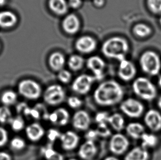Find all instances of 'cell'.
Wrapping results in <instances>:
<instances>
[{
    "label": "cell",
    "mask_w": 161,
    "mask_h": 160,
    "mask_svg": "<svg viewBox=\"0 0 161 160\" xmlns=\"http://www.w3.org/2000/svg\"><path fill=\"white\" fill-rule=\"evenodd\" d=\"M147 4L151 12L154 14L161 13V0H147Z\"/></svg>",
    "instance_id": "1f68e13d"
},
{
    "label": "cell",
    "mask_w": 161,
    "mask_h": 160,
    "mask_svg": "<svg viewBox=\"0 0 161 160\" xmlns=\"http://www.w3.org/2000/svg\"><path fill=\"white\" fill-rule=\"evenodd\" d=\"M95 80V77L83 74L79 76L72 84V89L76 93L84 95L89 92L92 84Z\"/></svg>",
    "instance_id": "9c48e42d"
},
{
    "label": "cell",
    "mask_w": 161,
    "mask_h": 160,
    "mask_svg": "<svg viewBox=\"0 0 161 160\" xmlns=\"http://www.w3.org/2000/svg\"><path fill=\"white\" fill-rule=\"evenodd\" d=\"M128 42L123 37H111L105 41L102 47V52L105 56L109 58L123 61L125 59L128 52Z\"/></svg>",
    "instance_id": "7a4b0ae2"
},
{
    "label": "cell",
    "mask_w": 161,
    "mask_h": 160,
    "mask_svg": "<svg viewBox=\"0 0 161 160\" xmlns=\"http://www.w3.org/2000/svg\"><path fill=\"white\" fill-rule=\"evenodd\" d=\"M94 3L96 6H103L105 3V0H94Z\"/></svg>",
    "instance_id": "f6af8a7d"
},
{
    "label": "cell",
    "mask_w": 161,
    "mask_h": 160,
    "mask_svg": "<svg viewBox=\"0 0 161 160\" xmlns=\"http://www.w3.org/2000/svg\"><path fill=\"white\" fill-rule=\"evenodd\" d=\"M133 33L137 37H147L151 34L152 30L150 26L144 23H139L135 25L133 28Z\"/></svg>",
    "instance_id": "4316f807"
},
{
    "label": "cell",
    "mask_w": 161,
    "mask_h": 160,
    "mask_svg": "<svg viewBox=\"0 0 161 160\" xmlns=\"http://www.w3.org/2000/svg\"><path fill=\"white\" fill-rule=\"evenodd\" d=\"M150 154L147 150L137 147L131 150L124 158V160H148Z\"/></svg>",
    "instance_id": "d6986e66"
},
{
    "label": "cell",
    "mask_w": 161,
    "mask_h": 160,
    "mask_svg": "<svg viewBox=\"0 0 161 160\" xmlns=\"http://www.w3.org/2000/svg\"><path fill=\"white\" fill-rule=\"evenodd\" d=\"M124 91L121 86L113 80L101 83L94 92V98L97 104L102 106H112L121 102Z\"/></svg>",
    "instance_id": "6da1fadb"
},
{
    "label": "cell",
    "mask_w": 161,
    "mask_h": 160,
    "mask_svg": "<svg viewBox=\"0 0 161 160\" xmlns=\"http://www.w3.org/2000/svg\"><path fill=\"white\" fill-rule=\"evenodd\" d=\"M87 67L94 73V77L97 80H101L103 76V70L105 63L100 57L93 56L88 59Z\"/></svg>",
    "instance_id": "7c38bea8"
},
{
    "label": "cell",
    "mask_w": 161,
    "mask_h": 160,
    "mask_svg": "<svg viewBox=\"0 0 161 160\" xmlns=\"http://www.w3.org/2000/svg\"><path fill=\"white\" fill-rule=\"evenodd\" d=\"M144 122L151 131L158 132L161 130V113L154 109L149 110L145 115Z\"/></svg>",
    "instance_id": "30bf717a"
},
{
    "label": "cell",
    "mask_w": 161,
    "mask_h": 160,
    "mask_svg": "<svg viewBox=\"0 0 161 160\" xmlns=\"http://www.w3.org/2000/svg\"><path fill=\"white\" fill-rule=\"evenodd\" d=\"M61 134L57 130L55 129L49 130L47 133V138L51 141H54L58 138H60Z\"/></svg>",
    "instance_id": "f35d334b"
},
{
    "label": "cell",
    "mask_w": 161,
    "mask_h": 160,
    "mask_svg": "<svg viewBox=\"0 0 161 160\" xmlns=\"http://www.w3.org/2000/svg\"><path fill=\"white\" fill-rule=\"evenodd\" d=\"M157 105H158V108L161 110V96L159 98V99H158V101H157Z\"/></svg>",
    "instance_id": "7dc6e473"
},
{
    "label": "cell",
    "mask_w": 161,
    "mask_h": 160,
    "mask_svg": "<svg viewBox=\"0 0 161 160\" xmlns=\"http://www.w3.org/2000/svg\"><path fill=\"white\" fill-rule=\"evenodd\" d=\"M12 119V113L8 107L4 105L0 106V123H9Z\"/></svg>",
    "instance_id": "f546056e"
},
{
    "label": "cell",
    "mask_w": 161,
    "mask_h": 160,
    "mask_svg": "<svg viewBox=\"0 0 161 160\" xmlns=\"http://www.w3.org/2000/svg\"><path fill=\"white\" fill-rule=\"evenodd\" d=\"M76 160V159H74V158H72V159H70V160Z\"/></svg>",
    "instance_id": "816d5d0a"
},
{
    "label": "cell",
    "mask_w": 161,
    "mask_h": 160,
    "mask_svg": "<svg viewBox=\"0 0 161 160\" xmlns=\"http://www.w3.org/2000/svg\"><path fill=\"white\" fill-rule=\"evenodd\" d=\"M141 139L142 141V147L145 149L156 147L158 143V139L156 136L146 132L142 136Z\"/></svg>",
    "instance_id": "d4e9b609"
},
{
    "label": "cell",
    "mask_w": 161,
    "mask_h": 160,
    "mask_svg": "<svg viewBox=\"0 0 161 160\" xmlns=\"http://www.w3.org/2000/svg\"><path fill=\"white\" fill-rule=\"evenodd\" d=\"M140 65L145 73L150 76H156L161 70V59L156 52L147 51L140 57Z\"/></svg>",
    "instance_id": "277c9868"
},
{
    "label": "cell",
    "mask_w": 161,
    "mask_h": 160,
    "mask_svg": "<svg viewBox=\"0 0 161 160\" xmlns=\"http://www.w3.org/2000/svg\"><path fill=\"white\" fill-rule=\"evenodd\" d=\"M158 86L161 88V76L159 77V79H158Z\"/></svg>",
    "instance_id": "681fc988"
},
{
    "label": "cell",
    "mask_w": 161,
    "mask_h": 160,
    "mask_svg": "<svg viewBox=\"0 0 161 160\" xmlns=\"http://www.w3.org/2000/svg\"><path fill=\"white\" fill-rule=\"evenodd\" d=\"M107 122L114 130L118 132H119L124 128L125 125L124 118L118 113H115L109 116Z\"/></svg>",
    "instance_id": "cb8c5ba5"
},
{
    "label": "cell",
    "mask_w": 161,
    "mask_h": 160,
    "mask_svg": "<svg viewBox=\"0 0 161 160\" xmlns=\"http://www.w3.org/2000/svg\"><path fill=\"white\" fill-rule=\"evenodd\" d=\"M90 122L89 115L84 110H79L75 113L72 120L73 127L81 131L87 130L89 127Z\"/></svg>",
    "instance_id": "4fadbf2b"
},
{
    "label": "cell",
    "mask_w": 161,
    "mask_h": 160,
    "mask_svg": "<svg viewBox=\"0 0 161 160\" xmlns=\"http://www.w3.org/2000/svg\"><path fill=\"white\" fill-rule=\"evenodd\" d=\"M0 160H12V158L8 152H0Z\"/></svg>",
    "instance_id": "7bdbcfd3"
},
{
    "label": "cell",
    "mask_w": 161,
    "mask_h": 160,
    "mask_svg": "<svg viewBox=\"0 0 161 160\" xmlns=\"http://www.w3.org/2000/svg\"><path fill=\"white\" fill-rule=\"evenodd\" d=\"M105 160H119V159H118L117 158H116L114 156H109V157L105 158Z\"/></svg>",
    "instance_id": "bcb514c9"
},
{
    "label": "cell",
    "mask_w": 161,
    "mask_h": 160,
    "mask_svg": "<svg viewBox=\"0 0 161 160\" xmlns=\"http://www.w3.org/2000/svg\"><path fill=\"white\" fill-rule=\"evenodd\" d=\"M17 100V95L15 92L12 90H7L1 94L0 97V100L3 105L8 106H11L14 104Z\"/></svg>",
    "instance_id": "484cf974"
},
{
    "label": "cell",
    "mask_w": 161,
    "mask_h": 160,
    "mask_svg": "<svg viewBox=\"0 0 161 160\" xmlns=\"http://www.w3.org/2000/svg\"><path fill=\"white\" fill-rule=\"evenodd\" d=\"M120 108L127 116L134 119L141 117L144 111V105L134 98H128L124 100L120 104Z\"/></svg>",
    "instance_id": "8992f818"
},
{
    "label": "cell",
    "mask_w": 161,
    "mask_h": 160,
    "mask_svg": "<svg viewBox=\"0 0 161 160\" xmlns=\"http://www.w3.org/2000/svg\"><path fill=\"white\" fill-rule=\"evenodd\" d=\"M133 89L136 95L147 101H151L157 96V89L155 85L144 77H138L134 81Z\"/></svg>",
    "instance_id": "3957f363"
},
{
    "label": "cell",
    "mask_w": 161,
    "mask_h": 160,
    "mask_svg": "<svg viewBox=\"0 0 161 160\" xmlns=\"http://www.w3.org/2000/svg\"><path fill=\"white\" fill-rule=\"evenodd\" d=\"M96 45V41L92 37L88 36L80 37L75 43L76 49L83 53H89L94 51Z\"/></svg>",
    "instance_id": "2e32d148"
},
{
    "label": "cell",
    "mask_w": 161,
    "mask_h": 160,
    "mask_svg": "<svg viewBox=\"0 0 161 160\" xmlns=\"http://www.w3.org/2000/svg\"><path fill=\"white\" fill-rule=\"evenodd\" d=\"M80 21L76 15L71 14L63 20L62 26L66 33L70 34L76 33L80 28Z\"/></svg>",
    "instance_id": "e0dca14e"
},
{
    "label": "cell",
    "mask_w": 161,
    "mask_h": 160,
    "mask_svg": "<svg viewBox=\"0 0 161 160\" xmlns=\"http://www.w3.org/2000/svg\"><path fill=\"white\" fill-rule=\"evenodd\" d=\"M9 123L12 130L15 132L20 131L24 127V120L20 116L12 118Z\"/></svg>",
    "instance_id": "4dcf8cb0"
},
{
    "label": "cell",
    "mask_w": 161,
    "mask_h": 160,
    "mask_svg": "<svg viewBox=\"0 0 161 160\" xmlns=\"http://www.w3.org/2000/svg\"><path fill=\"white\" fill-rule=\"evenodd\" d=\"M8 141V134L6 130L0 126V147L6 145Z\"/></svg>",
    "instance_id": "d590c367"
},
{
    "label": "cell",
    "mask_w": 161,
    "mask_h": 160,
    "mask_svg": "<svg viewBox=\"0 0 161 160\" xmlns=\"http://www.w3.org/2000/svg\"><path fill=\"white\" fill-rule=\"evenodd\" d=\"M84 59L78 55H73L68 60V65L73 71H78L81 69L84 65Z\"/></svg>",
    "instance_id": "83f0119b"
},
{
    "label": "cell",
    "mask_w": 161,
    "mask_h": 160,
    "mask_svg": "<svg viewBox=\"0 0 161 160\" xmlns=\"http://www.w3.org/2000/svg\"><path fill=\"white\" fill-rule=\"evenodd\" d=\"M109 116L108 114L106 112H100L96 114L95 116V120L96 122L100 123H105L106 121H107Z\"/></svg>",
    "instance_id": "74e56055"
},
{
    "label": "cell",
    "mask_w": 161,
    "mask_h": 160,
    "mask_svg": "<svg viewBox=\"0 0 161 160\" xmlns=\"http://www.w3.org/2000/svg\"><path fill=\"white\" fill-rule=\"evenodd\" d=\"M30 115H31L35 119H39L40 117L39 112L36 108L31 109Z\"/></svg>",
    "instance_id": "ee69618b"
},
{
    "label": "cell",
    "mask_w": 161,
    "mask_h": 160,
    "mask_svg": "<svg viewBox=\"0 0 161 160\" xmlns=\"http://www.w3.org/2000/svg\"><path fill=\"white\" fill-rule=\"evenodd\" d=\"M159 24H160V25H161V17H160V18H159Z\"/></svg>",
    "instance_id": "f907efd6"
},
{
    "label": "cell",
    "mask_w": 161,
    "mask_h": 160,
    "mask_svg": "<svg viewBox=\"0 0 161 160\" xmlns=\"http://www.w3.org/2000/svg\"><path fill=\"white\" fill-rule=\"evenodd\" d=\"M47 160H64V157L62 155L55 151Z\"/></svg>",
    "instance_id": "60d3db41"
},
{
    "label": "cell",
    "mask_w": 161,
    "mask_h": 160,
    "mask_svg": "<svg viewBox=\"0 0 161 160\" xmlns=\"http://www.w3.org/2000/svg\"><path fill=\"white\" fill-rule=\"evenodd\" d=\"M58 78L63 83H68L70 82L72 78V75L69 72L65 70H62L59 72Z\"/></svg>",
    "instance_id": "e575fe53"
},
{
    "label": "cell",
    "mask_w": 161,
    "mask_h": 160,
    "mask_svg": "<svg viewBox=\"0 0 161 160\" xmlns=\"http://www.w3.org/2000/svg\"><path fill=\"white\" fill-rule=\"evenodd\" d=\"M18 90L20 95L28 99H37L42 94L40 84L34 80H22L18 86Z\"/></svg>",
    "instance_id": "5b68a950"
},
{
    "label": "cell",
    "mask_w": 161,
    "mask_h": 160,
    "mask_svg": "<svg viewBox=\"0 0 161 160\" xmlns=\"http://www.w3.org/2000/svg\"><path fill=\"white\" fill-rule=\"evenodd\" d=\"M126 132L131 138L134 139H141L142 136L145 133L144 125L138 122L129 123L126 127Z\"/></svg>",
    "instance_id": "44dd1931"
},
{
    "label": "cell",
    "mask_w": 161,
    "mask_h": 160,
    "mask_svg": "<svg viewBox=\"0 0 161 160\" xmlns=\"http://www.w3.org/2000/svg\"><path fill=\"white\" fill-rule=\"evenodd\" d=\"M65 97L63 88L58 84H53L48 87L44 92V99L50 105H57L64 101Z\"/></svg>",
    "instance_id": "52a82bcc"
},
{
    "label": "cell",
    "mask_w": 161,
    "mask_h": 160,
    "mask_svg": "<svg viewBox=\"0 0 161 160\" xmlns=\"http://www.w3.org/2000/svg\"><path fill=\"white\" fill-rule=\"evenodd\" d=\"M50 8L57 14H65L68 10V4L65 0H49Z\"/></svg>",
    "instance_id": "603a6c76"
},
{
    "label": "cell",
    "mask_w": 161,
    "mask_h": 160,
    "mask_svg": "<svg viewBox=\"0 0 161 160\" xmlns=\"http://www.w3.org/2000/svg\"><path fill=\"white\" fill-rule=\"evenodd\" d=\"M97 134L102 137H107L111 134V132L106 123H100L97 127L96 130Z\"/></svg>",
    "instance_id": "836d02e7"
},
{
    "label": "cell",
    "mask_w": 161,
    "mask_h": 160,
    "mask_svg": "<svg viewBox=\"0 0 161 160\" xmlns=\"http://www.w3.org/2000/svg\"><path fill=\"white\" fill-rule=\"evenodd\" d=\"M17 22V17L11 11H4L0 12V26L3 28H9Z\"/></svg>",
    "instance_id": "ffe728a7"
},
{
    "label": "cell",
    "mask_w": 161,
    "mask_h": 160,
    "mask_svg": "<svg viewBox=\"0 0 161 160\" xmlns=\"http://www.w3.org/2000/svg\"><path fill=\"white\" fill-rule=\"evenodd\" d=\"M97 152V149L94 141L87 140L81 145L79 150V156L84 160H92Z\"/></svg>",
    "instance_id": "9a60e30c"
},
{
    "label": "cell",
    "mask_w": 161,
    "mask_h": 160,
    "mask_svg": "<svg viewBox=\"0 0 161 160\" xmlns=\"http://www.w3.org/2000/svg\"><path fill=\"white\" fill-rule=\"evenodd\" d=\"M68 4L73 8H77L80 6L81 0H68Z\"/></svg>",
    "instance_id": "ab89813d"
},
{
    "label": "cell",
    "mask_w": 161,
    "mask_h": 160,
    "mask_svg": "<svg viewBox=\"0 0 161 160\" xmlns=\"http://www.w3.org/2000/svg\"><path fill=\"white\" fill-rule=\"evenodd\" d=\"M136 74V69L134 64L125 59L120 61L118 76L124 81H129L134 78Z\"/></svg>",
    "instance_id": "8fae6325"
},
{
    "label": "cell",
    "mask_w": 161,
    "mask_h": 160,
    "mask_svg": "<svg viewBox=\"0 0 161 160\" xmlns=\"http://www.w3.org/2000/svg\"><path fill=\"white\" fill-rule=\"evenodd\" d=\"M6 0H0V6H2L6 3Z\"/></svg>",
    "instance_id": "c3c4849f"
},
{
    "label": "cell",
    "mask_w": 161,
    "mask_h": 160,
    "mask_svg": "<svg viewBox=\"0 0 161 160\" xmlns=\"http://www.w3.org/2000/svg\"><path fill=\"white\" fill-rule=\"evenodd\" d=\"M86 136L87 140L93 141L94 139L96 138V136H97V134L95 130H90L87 132Z\"/></svg>",
    "instance_id": "b9f144b4"
},
{
    "label": "cell",
    "mask_w": 161,
    "mask_h": 160,
    "mask_svg": "<svg viewBox=\"0 0 161 160\" xmlns=\"http://www.w3.org/2000/svg\"><path fill=\"white\" fill-rule=\"evenodd\" d=\"M129 146V141L126 136L121 133L113 135L109 141V150L113 154L120 155L126 152Z\"/></svg>",
    "instance_id": "ba28073f"
},
{
    "label": "cell",
    "mask_w": 161,
    "mask_h": 160,
    "mask_svg": "<svg viewBox=\"0 0 161 160\" xmlns=\"http://www.w3.org/2000/svg\"><path fill=\"white\" fill-rule=\"evenodd\" d=\"M57 115L56 124L58 125H65L69 119V114L65 109L59 108L54 111Z\"/></svg>",
    "instance_id": "f1b7e54d"
},
{
    "label": "cell",
    "mask_w": 161,
    "mask_h": 160,
    "mask_svg": "<svg viewBox=\"0 0 161 160\" xmlns=\"http://www.w3.org/2000/svg\"><path fill=\"white\" fill-rule=\"evenodd\" d=\"M25 132L27 137L32 141H39L45 134L44 128L37 123H33L29 125L26 128Z\"/></svg>",
    "instance_id": "ac0fdd59"
},
{
    "label": "cell",
    "mask_w": 161,
    "mask_h": 160,
    "mask_svg": "<svg viewBox=\"0 0 161 160\" xmlns=\"http://www.w3.org/2000/svg\"><path fill=\"white\" fill-rule=\"evenodd\" d=\"M68 104L72 108H78L82 105V102L78 98L76 97H70L68 99Z\"/></svg>",
    "instance_id": "8d00e7d4"
},
{
    "label": "cell",
    "mask_w": 161,
    "mask_h": 160,
    "mask_svg": "<svg viewBox=\"0 0 161 160\" xmlns=\"http://www.w3.org/2000/svg\"><path fill=\"white\" fill-rule=\"evenodd\" d=\"M61 145L63 149L70 151L74 149L78 145L79 136L73 131H67L61 134L60 136Z\"/></svg>",
    "instance_id": "5bb4252c"
},
{
    "label": "cell",
    "mask_w": 161,
    "mask_h": 160,
    "mask_svg": "<svg viewBox=\"0 0 161 160\" xmlns=\"http://www.w3.org/2000/svg\"><path fill=\"white\" fill-rule=\"evenodd\" d=\"M65 59L63 54L55 52L51 55L49 58V65L54 71H61L65 64Z\"/></svg>",
    "instance_id": "7402d4cb"
},
{
    "label": "cell",
    "mask_w": 161,
    "mask_h": 160,
    "mask_svg": "<svg viewBox=\"0 0 161 160\" xmlns=\"http://www.w3.org/2000/svg\"><path fill=\"white\" fill-rule=\"evenodd\" d=\"M10 145L13 149L20 151L25 147V142L20 137H14L10 141Z\"/></svg>",
    "instance_id": "d6a6232c"
}]
</instances>
